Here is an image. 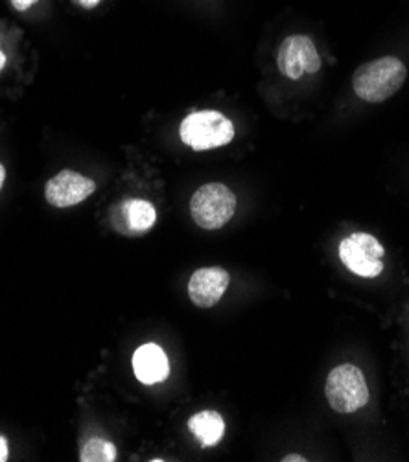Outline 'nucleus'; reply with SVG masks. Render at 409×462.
I'll list each match as a JSON object with an SVG mask.
<instances>
[{
  "mask_svg": "<svg viewBox=\"0 0 409 462\" xmlns=\"http://www.w3.org/2000/svg\"><path fill=\"white\" fill-rule=\"evenodd\" d=\"M8 453H10V449H8V440H6L5 437H0V462L8 460Z\"/></svg>",
  "mask_w": 409,
  "mask_h": 462,
  "instance_id": "14",
  "label": "nucleus"
},
{
  "mask_svg": "<svg viewBox=\"0 0 409 462\" xmlns=\"http://www.w3.org/2000/svg\"><path fill=\"white\" fill-rule=\"evenodd\" d=\"M131 365L136 380L144 385L163 383L170 376L168 356L155 343H146L136 348Z\"/></svg>",
  "mask_w": 409,
  "mask_h": 462,
  "instance_id": "10",
  "label": "nucleus"
},
{
  "mask_svg": "<svg viewBox=\"0 0 409 462\" xmlns=\"http://www.w3.org/2000/svg\"><path fill=\"white\" fill-rule=\"evenodd\" d=\"M237 212V196L221 182H207L191 199V214L198 226L218 230L233 219Z\"/></svg>",
  "mask_w": 409,
  "mask_h": 462,
  "instance_id": "4",
  "label": "nucleus"
},
{
  "mask_svg": "<svg viewBox=\"0 0 409 462\" xmlns=\"http://www.w3.org/2000/svg\"><path fill=\"white\" fill-rule=\"evenodd\" d=\"M343 265L361 279H376L384 273V245L367 233L347 236L338 249Z\"/></svg>",
  "mask_w": 409,
  "mask_h": 462,
  "instance_id": "5",
  "label": "nucleus"
},
{
  "mask_svg": "<svg viewBox=\"0 0 409 462\" xmlns=\"http://www.w3.org/2000/svg\"><path fill=\"white\" fill-rule=\"evenodd\" d=\"M325 394L330 407L341 414H352L369 403V387L366 376L352 363H345L330 371Z\"/></svg>",
  "mask_w": 409,
  "mask_h": 462,
  "instance_id": "3",
  "label": "nucleus"
},
{
  "mask_svg": "<svg viewBox=\"0 0 409 462\" xmlns=\"http://www.w3.org/2000/svg\"><path fill=\"white\" fill-rule=\"evenodd\" d=\"M95 190L97 182L93 179L72 170H63L47 182L44 198L56 208H69L93 196Z\"/></svg>",
  "mask_w": 409,
  "mask_h": 462,
  "instance_id": "7",
  "label": "nucleus"
},
{
  "mask_svg": "<svg viewBox=\"0 0 409 462\" xmlns=\"http://www.w3.org/2000/svg\"><path fill=\"white\" fill-rule=\"evenodd\" d=\"M5 179H6V170H5V166H3V164H0V189H3Z\"/></svg>",
  "mask_w": 409,
  "mask_h": 462,
  "instance_id": "17",
  "label": "nucleus"
},
{
  "mask_svg": "<svg viewBox=\"0 0 409 462\" xmlns=\"http://www.w3.org/2000/svg\"><path fill=\"white\" fill-rule=\"evenodd\" d=\"M113 226L125 236H141L157 221L155 207L146 199H125L111 212Z\"/></svg>",
  "mask_w": 409,
  "mask_h": 462,
  "instance_id": "8",
  "label": "nucleus"
},
{
  "mask_svg": "<svg viewBox=\"0 0 409 462\" xmlns=\"http://www.w3.org/2000/svg\"><path fill=\"white\" fill-rule=\"evenodd\" d=\"M116 457H118V451L115 444L102 439L87 440L79 451L81 462H115Z\"/></svg>",
  "mask_w": 409,
  "mask_h": 462,
  "instance_id": "12",
  "label": "nucleus"
},
{
  "mask_svg": "<svg viewBox=\"0 0 409 462\" xmlns=\"http://www.w3.org/2000/svg\"><path fill=\"white\" fill-rule=\"evenodd\" d=\"M277 67L286 78L301 79L304 74L320 72L323 60L308 35H290L279 44Z\"/></svg>",
  "mask_w": 409,
  "mask_h": 462,
  "instance_id": "6",
  "label": "nucleus"
},
{
  "mask_svg": "<svg viewBox=\"0 0 409 462\" xmlns=\"http://www.w3.org/2000/svg\"><path fill=\"white\" fill-rule=\"evenodd\" d=\"M179 136L194 152H207L233 143L235 124L218 111H198L181 122Z\"/></svg>",
  "mask_w": 409,
  "mask_h": 462,
  "instance_id": "2",
  "label": "nucleus"
},
{
  "mask_svg": "<svg viewBox=\"0 0 409 462\" xmlns=\"http://www.w3.org/2000/svg\"><path fill=\"white\" fill-rule=\"evenodd\" d=\"M407 78V70L398 58H380L361 65L352 76L356 97L369 104H382L395 97Z\"/></svg>",
  "mask_w": 409,
  "mask_h": 462,
  "instance_id": "1",
  "label": "nucleus"
},
{
  "mask_svg": "<svg viewBox=\"0 0 409 462\" xmlns=\"http://www.w3.org/2000/svg\"><path fill=\"white\" fill-rule=\"evenodd\" d=\"M5 65H6V56L3 54V51H0V70L5 69Z\"/></svg>",
  "mask_w": 409,
  "mask_h": 462,
  "instance_id": "18",
  "label": "nucleus"
},
{
  "mask_svg": "<svg viewBox=\"0 0 409 462\" xmlns=\"http://www.w3.org/2000/svg\"><path fill=\"white\" fill-rule=\"evenodd\" d=\"M231 284V274L223 267H201L189 282V297L198 308H212Z\"/></svg>",
  "mask_w": 409,
  "mask_h": 462,
  "instance_id": "9",
  "label": "nucleus"
},
{
  "mask_svg": "<svg viewBox=\"0 0 409 462\" xmlns=\"http://www.w3.org/2000/svg\"><path fill=\"white\" fill-rule=\"evenodd\" d=\"M35 3H39V0H12V5L17 12H26L30 10Z\"/></svg>",
  "mask_w": 409,
  "mask_h": 462,
  "instance_id": "13",
  "label": "nucleus"
},
{
  "mask_svg": "<svg viewBox=\"0 0 409 462\" xmlns=\"http://www.w3.org/2000/svg\"><path fill=\"white\" fill-rule=\"evenodd\" d=\"M189 430L203 448H210L223 439L225 422L218 411H200L189 420Z\"/></svg>",
  "mask_w": 409,
  "mask_h": 462,
  "instance_id": "11",
  "label": "nucleus"
},
{
  "mask_svg": "<svg viewBox=\"0 0 409 462\" xmlns=\"http://www.w3.org/2000/svg\"><path fill=\"white\" fill-rule=\"evenodd\" d=\"M78 3L83 6V8H87V10H90V8H97L102 0H78Z\"/></svg>",
  "mask_w": 409,
  "mask_h": 462,
  "instance_id": "15",
  "label": "nucleus"
},
{
  "mask_svg": "<svg viewBox=\"0 0 409 462\" xmlns=\"http://www.w3.org/2000/svg\"><path fill=\"white\" fill-rule=\"evenodd\" d=\"M283 460H284V462H292V460H293V462H306L308 458H304V457H301V455H286Z\"/></svg>",
  "mask_w": 409,
  "mask_h": 462,
  "instance_id": "16",
  "label": "nucleus"
}]
</instances>
